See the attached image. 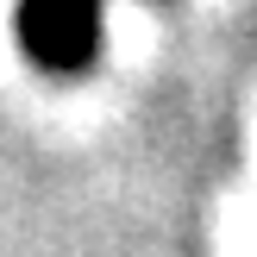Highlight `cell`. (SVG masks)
Returning a JSON list of instances; mask_svg holds the SVG:
<instances>
[{
    "mask_svg": "<svg viewBox=\"0 0 257 257\" xmlns=\"http://www.w3.org/2000/svg\"><path fill=\"white\" fill-rule=\"evenodd\" d=\"M19 44L38 69L82 75L100 57V0H19Z\"/></svg>",
    "mask_w": 257,
    "mask_h": 257,
    "instance_id": "1",
    "label": "cell"
}]
</instances>
